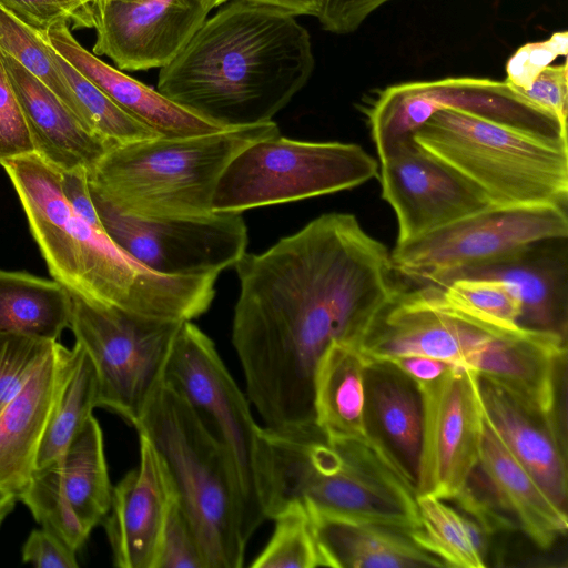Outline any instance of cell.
<instances>
[{"mask_svg":"<svg viewBox=\"0 0 568 568\" xmlns=\"http://www.w3.org/2000/svg\"><path fill=\"white\" fill-rule=\"evenodd\" d=\"M439 287L444 298L465 314L500 329L519 327L520 301L506 282L462 277Z\"/></svg>","mask_w":568,"mask_h":568,"instance_id":"e575fe53","label":"cell"},{"mask_svg":"<svg viewBox=\"0 0 568 568\" xmlns=\"http://www.w3.org/2000/svg\"><path fill=\"white\" fill-rule=\"evenodd\" d=\"M390 0H323L318 20L325 31L348 34L366 18Z\"/></svg>","mask_w":568,"mask_h":568,"instance_id":"ee69618b","label":"cell"},{"mask_svg":"<svg viewBox=\"0 0 568 568\" xmlns=\"http://www.w3.org/2000/svg\"><path fill=\"white\" fill-rule=\"evenodd\" d=\"M1 55L36 154L59 171L84 168L90 172L113 146L84 128L43 82L10 55Z\"/></svg>","mask_w":568,"mask_h":568,"instance_id":"cb8c5ba5","label":"cell"},{"mask_svg":"<svg viewBox=\"0 0 568 568\" xmlns=\"http://www.w3.org/2000/svg\"><path fill=\"white\" fill-rule=\"evenodd\" d=\"M566 353V336L520 326L487 341L464 366L527 406L557 417Z\"/></svg>","mask_w":568,"mask_h":568,"instance_id":"ffe728a7","label":"cell"},{"mask_svg":"<svg viewBox=\"0 0 568 568\" xmlns=\"http://www.w3.org/2000/svg\"><path fill=\"white\" fill-rule=\"evenodd\" d=\"M33 154V141L0 51V164Z\"/></svg>","mask_w":568,"mask_h":568,"instance_id":"ab89813d","label":"cell"},{"mask_svg":"<svg viewBox=\"0 0 568 568\" xmlns=\"http://www.w3.org/2000/svg\"><path fill=\"white\" fill-rule=\"evenodd\" d=\"M261 496L266 519L292 504L335 519L413 532L419 527L413 474L377 436L328 440L314 424L263 427Z\"/></svg>","mask_w":568,"mask_h":568,"instance_id":"277c9868","label":"cell"},{"mask_svg":"<svg viewBox=\"0 0 568 568\" xmlns=\"http://www.w3.org/2000/svg\"><path fill=\"white\" fill-rule=\"evenodd\" d=\"M568 50L567 31L552 33L540 42L526 43L507 61L506 82L516 90H524L546 67L560 55L566 57Z\"/></svg>","mask_w":568,"mask_h":568,"instance_id":"60d3db41","label":"cell"},{"mask_svg":"<svg viewBox=\"0 0 568 568\" xmlns=\"http://www.w3.org/2000/svg\"><path fill=\"white\" fill-rule=\"evenodd\" d=\"M72 297L55 280L0 270V333L58 341L70 326Z\"/></svg>","mask_w":568,"mask_h":568,"instance_id":"83f0119b","label":"cell"},{"mask_svg":"<svg viewBox=\"0 0 568 568\" xmlns=\"http://www.w3.org/2000/svg\"><path fill=\"white\" fill-rule=\"evenodd\" d=\"M69 24L62 20L51 26L42 34L47 43L120 109L159 136H192L227 129L197 116L158 90L106 64L77 41Z\"/></svg>","mask_w":568,"mask_h":568,"instance_id":"44dd1931","label":"cell"},{"mask_svg":"<svg viewBox=\"0 0 568 568\" xmlns=\"http://www.w3.org/2000/svg\"><path fill=\"white\" fill-rule=\"evenodd\" d=\"M134 427L161 457L206 568L243 567L247 544L230 465L197 412L163 379Z\"/></svg>","mask_w":568,"mask_h":568,"instance_id":"8992f818","label":"cell"},{"mask_svg":"<svg viewBox=\"0 0 568 568\" xmlns=\"http://www.w3.org/2000/svg\"><path fill=\"white\" fill-rule=\"evenodd\" d=\"M429 154L478 187L496 206L568 202V145L470 113L443 109L413 133Z\"/></svg>","mask_w":568,"mask_h":568,"instance_id":"52a82bcc","label":"cell"},{"mask_svg":"<svg viewBox=\"0 0 568 568\" xmlns=\"http://www.w3.org/2000/svg\"><path fill=\"white\" fill-rule=\"evenodd\" d=\"M314 67L310 34L296 16L232 0L160 69L156 90L222 128L255 125L272 121Z\"/></svg>","mask_w":568,"mask_h":568,"instance_id":"7a4b0ae2","label":"cell"},{"mask_svg":"<svg viewBox=\"0 0 568 568\" xmlns=\"http://www.w3.org/2000/svg\"><path fill=\"white\" fill-rule=\"evenodd\" d=\"M139 444V466L113 487L111 508L103 519L119 568H155L164 524L176 499L155 448L142 435Z\"/></svg>","mask_w":568,"mask_h":568,"instance_id":"ac0fdd59","label":"cell"},{"mask_svg":"<svg viewBox=\"0 0 568 568\" xmlns=\"http://www.w3.org/2000/svg\"><path fill=\"white\" fill-rule=\"evenodd\" d=\"M454 109L538 139L567 144V126L526 100L506 81L458 77L394 84L365 108L376 150L410 135L433 113Z\"/></svg>","mask_w":568,"mask_h":568,"instance_id":"7c38bea8","label":"cell"},{"mask_svg":"<svg viewBox=\"0 0 568 568\" xmlns=\"http://www.w3.org/2000/svg\"><path fill=\"white\" fill-rule=\"evenodd\" d=\"M92 10V53L125 71L168 65L211 11L205 0H95Z\"/></svg>","mask_w":568,"mask_h":568,"instance_id":"e0dca14e","label":"cell"},{"mask_svg":"<svg viewBox=\"0 0 568 568\" xmlns=\"http://www.w3.org/2000/svg\"><path fill=\"white\" fill-rule=\"evenodd\" d=\"M60 187L64 199L78 215L91 225H102L90 192L87 169L60 171Z\"/></svg>","mask_w":568,"mask_h":568,"instance_id":"bcb514c9","label":"cell"},{"mask_svg":"<svg viewBox=\"0 0 568 568\" xmlns=\"http://www.w3.org/2000/svg\"><path fill=\"white\" fill-rule=\"evenodd\" d=\"M55 342L18 333H0V414Z\"/></svg>","mask_w":568,"mask_h":568,"instance_id":"74e56055","label":"cell"},{"mask_svg":"<svg viewBox=\"0 0 568 568\" xmlns=\"http://www.w3.org/2000/svg\"><path fill=\"white\" fill-rule=\"evenodd\" d=\"M506 332L449 304L437 285L396 286L355 346L367 363L414 355L464 366L483 344Z\"/></svg>","mask_w":568,"mask_h":568,"instance_id":"5bb4252c","label":"cell"},{"mask_svg":"<svg viewBox=\"0 0 568 568\" xmlns=\"http://www.w3.org/2000/svg\"><path fill=\"white\" fill-rule=\"evenodd\" d=\"M378 363L395 368L410 379L415 385L435 381L445 374L452 366L456 365L433 357L414 355L394 357Z\"/></svg>","mask_w":568,"mask_h":568,"instance_id":"7dc6e473","label":"cell"},{"mask_svg":"<svg viewBox=\"0 0 568 568\" xmlns=\"http://www.w3.org/2000/svg\"><path fill=\"white\" fill-rule=\"evenodd\" d=\"M376 151L381 194L397 221L396 243L493 205L478 187L425 151L412 134Z\"/></svg>","mask_w":568,"mask_h":568,"instance_id":"2e32d148","label":"cell"},{"mask_svg":"<svg viewBox=\"0 0 568 568\" xmlns=\"http://www.w3.org/2000/svg\"><path fill=\"white\" fill-rule=\"evenodd\" d=\"M516 90V89H515ZM526 100L554 115L567 126L568 64H550L524 90H516Z\"/></svg>","mask_w":568,"mask_h":568,"instance_id":"b9f144b4","label":"cell"},{"mask_svg":"<svg viewBox=\"0 0 568 568\" xmlns=\"http://www.w3.org/2000/svg\"><path fill=\"white\" fill-rule=\"evenodd\" d=\"M207 6L210 7V9L212 10L213 8L224 3V2H229V1H232V0H205Z\"/></svg>","mask_w":568,"mask_h":568,"instance_id":"816d5d0a","label":"cell"},{"mask_svg":"<svg viewBox=\"0 0 568 568\" xmlns=\"http://www.w3.org/2000/svg\"><path fill=\"white\" fill-rule=\"evenodd\" d=\"M0 51L43 82L74 114V98L43 36L0 7Z\"/></svg>","mask_w":568,"mask_h":568,"instance_id":"8d00e7d4","label":"cell"},{"mask_svg":"<svg viewBox=\"0 0 568 568\" xmlns=\"http://www.w3.org/2000/svg\"><path fill=\"white\" fill-rule=\"evenodd\" d=\"M109 237L152 272L170 276L219 275L246 253L241 213L136 217L121 213L90 189Z\"/></svg>","mask_w":568,"mask_h":568,"instance_id":"4fadbf2b","label":"cell"},{"mask_svg":"<svg viewBox=\"0 0 568 568\" xmlns=\"http://www.w3.org/2000/svg\"><path fill=\"white\" fill-rule=\"evenodd\" d=\"M478 387L488 424L552 501L566 510V448L557 417L527 406L479 377Z\"/></svg>","mask_w":568,"mask_h":568,"instance_id":"7402d4cb","label":"cell"},{"mask_svg":"<svg viewBox=\"0 0 568 568\" xmlns=\"http://www.w3.org/2000/svg\"><path fill=\"white\" fill-rule=\"evenodd\" d=\"M74 363L42 436L36 470L59 459L98 407V376L83 347L75 343Z\"/></svg>","mask_w":568,"mask_h":568,"instance_id":"1f68e13d","label":"cell"},{"mask_svg":"<svg viewBox=\"0 0 568 568\" xmlns=\"http://www.w3.org/2000/svg\"><path fill=\"white\" fill-rule=\"evenodd\" d=\"M95 0H92V3L94 2ZM124 1H140V0H124Z\"/></svg>","mask_w":568,"mask_h":568,"instance_id":"f5cc1de1","label":"cell"},{"mask_svg":"<svg viewBox=\"0 0 568 568\" xmlns=\"http://www.w3.org/2000/svg\"><path fill=\"white\" fill-rule=\"evenodd\" d=\"M417 506L419 527L410 536L418 546L445 567H486L485 534L473 520L434 496H417Z\"/></svg>","mask_w":568,"mask_h":568,"instance_id":"4dcf8cb0","label":"cell"},{"mask_svg":"<svg viewBox=\"0 0 568 568\" xmlns=\"http://www.w3.org/2000/svg\"><path fill=\"white\" fill-rule=\"evenodd\" d=\"M52 58L73 94L74 115L91 133L112 146L159 136L120 109L53 49Z\"/></svg>","mask_w":568,"mask_h":568,"instance_id":"d6a6232c","label":"cell"},{"mask_svg":"<svg viewBox=\"0 0 568 568\" xmlns=\"http://www.w3.org/2000/svg\"><path fill=\"white\" fill-rule=\"evenodd\" d=\"M55 342L0 414V487L16 500L36 470L38 449L74 363Z\"/></svg>","mask_w":568,"mask_h":568,"instance_id":"d6986e66","label":"cell"},{"mask_svg":"<svg viewBox=\"0 0 568 568\" xmlns=\"http://www.w3.org/2000/svg\"><path fill=\"white\" fill-rule=\"evenodd\" d=\"M416 387L422 403L417 496L450 500L479 463L485 413L478 377L470 368L454 365Z\"/></svg>","mask_w":568,"mask_h":568,"instance_id":"9a60e30c","label":"cell"},{"mask_svg":"<svg viewBox=\"0 0 568 568\" xmlns=\"http://www.w3.org/2000/svg\"><path fill=\"white\" fill-rule=\"evenodd\" d=\"M164 379L193 406L222 446L239 501L240 525L247 544L266 520L260 481L262 429L246 397L222 361L213 341L192 321L182 323Z\"/></svg>","mask_w":568,"mask_h":568,"instance_id":"ba28073f","label":"cell"},{"mask_svg":"<svg viewBox=\"0 0 568 568\" xmlns=\"http://www.w3.org/2000/svg\"><path fill=\"white\" fill-rule=\"evenodd\" d=\"M568 237L567 209L490 205L390 251L394 273L418 285L442 286L455 275L505 260L528 245Z\"/></svg>","mask_w":568,"mask_h":568,"instance_id":"8fae6325","label":"cell"},{"mask_svg":"<svg viewBox=\"0 0 568 568\" xmlns=\"http://www.w3.org/2000/svg\"><path fill=\"white\" fill-rule=\"evenodd\" d=\"M273 520L274 531L252 568H315L327 567L310 513L292 504Z\"/></svg>","mask_w":568,"mask_h":568,"instance_id":"836d02e7","label":"cell"},{"mask_svg":"<svg viewBox=\"0 0 568 568\" xmlns=\"http://www.w3.org/2000/svg\"><path fill=\"white\" fill-rule=\"evenodd\" d=\"M0 7L41 34L62 20L72 24L70 12L54 0H0Z\"/></svg>","mask_w":568,"mask_h":568,"instance_id":"f6af8a7d","label":"cell"},{"mask_svg":"<svg viewBox=\"0 0 568 568\" xmlns=\"http://www.w3.org/2000/svg\"><path fill=\"white\" fill-rule=\"evenodd\" d=\"M478 467L499 505L538 547L547 549L568 527L567 511L556 505L518 463L485 417Z\"/></svg>","mask_w":568,"mask_h":568,"instance_id":"d4e9b609","label":"cell"},{"mask_svg":"<svg viewBox=\"0 0 568 568\" xmlns=\"http://www.w3.org/2000/svg\"><path fill=\"white\" fill-rule=\"evenodd\" d=\"M42 528L61 538L74 551L81 549L91 529L80 519L61 489L53 464L34 470L19 497Z\"/></svg>","mask_w":568,"mask_h":568,"instance_id":"d590c367","label":"cell"},{"mask_svg":"<svg viewBox=\"0 0 568 568\" xmlns=\"http://www.w3.org/2000/svg\"><path fill=\"white\" fill-rule=\"evenodd\" d=\"M155 568H206L195 532L176 499L164 524Z\"/></svg>","mask_w":568,"mask_h":568,"instance_id":"f35d334b","label":"cell"},{"mask_svg":"<svg viewBox=\"0 0 568 568\" xmlns=\"http://www.w3.org/2000/svg\"><path fill=\"white\" fill-rule=\"evenodd\" d=\"M0 165L16 189L51 276L70 293L170 321H192L209 310L214 275H162L140 264L102 225H91L72 210L60 187V171L37 154Z\"/></svg>","mask_w":568,"mask_h":568,"instance_id":"3957f363","label":"cell"},{"mask_svg":"<svg viewBox=\"0 0 568 568\" xmlns=\"http://www.w3.org/2000/svg\"><path fill=\"white\" fill-rule=\"evenodd\" d=\"M64 7L72 16L74 28H93L92 6L85 0H54Z\"/></svg>","mask_w":568,"mask_h":568,"instance_id":"681fc988","label":"cell"},{"mask_svg":"<svg viewBox=\"0 0 568 568\" xmlns=\"http://www.w3.org/2000/svg\"><path fill=\"white\" fill-rule=\"evenodd\" d=\"M377 173L378 162L358 144L277 134L250 144L231 160L217 182L212 211L241 213L336 193Z\"/></svg>","mask_w":568,"mask_h":568,"instance_id":"9c48e42d","label":"cell"},{"mask_svg":"<svg viewBox=\"0 0 568 568\" xmlns=\"http://www.w3.org/2000/svg\"><path fill=\"white\" fill-rule=\"evenodd\" d=\"M89 4L92 6V0H85Z\"/></svg>","mask_w":568,"mask_h":568,"instance_id":"db71d44e","label":"cell"},{"mask_svg":"<svg viewBox=\"0 0 568 568\" xmlns=\"http://www.w3.org/2000/svg\"><path fill=\"white\" fill-rule=\"evenodd\" d=\"M232 343L264 427L315 424L313 376L336 341L356 344L396 285L390 252L355 215L326 213L234 265Z\"/></svg>","mask_w":568,"mask_h":568,"instance_id":"6da1fadb","label":"cell"},{"mask_svg":"<svg viewBox=\"0 0 568 568\" xmlns=\"http://www.w3.org/2000/svg\"><path fill=\"white\" fill-rule=\"evenodd\" d=\"M367 362L352 343L333 342L317 362L313 376L315 424L328 440L366 438Z\"/></svg>","mask_w":568,"mask_h":568,"instance_id":"484cf974","label":"cell"},{"mask_svg":"<svg viewBox=\"0 0 568 568\" xmlns=\"http://www.w3.org/2000/svg\"><path fill=\"white\" fill-rule=\"evenodd\" d=\"M70 328L98 376V407L132 426L164 379L183 322L144 316L71 293Z\"/></svg>","mask_w":568,"mask_h":568,"instance_id":"30bf717a","label":"cell"},{"mask_svg":"<svg viewBox=\"0 0 568 568\" xmlns=\"http://www.w3.org/2000/svg\"><path fill=\"white\" fill-rule=\"evenodd\" d=\"M280 134L273 121L217 132L129 142L111 148L89 172L90 189L136 217L199 216L212 211L217 182L250 144Z\"/></svg>","mask_w":568,"mask_h":568,"instance_id":"5b68a950","label":"cell"},{"mask_svg":"<svg viewBox=\"0 0 568 568\" xmlns=\"http://www.w3.org/2000/svg\"><path fill=\"white\" fill-rule=\"evenodd\" d=\"M257 2L271 7H275L287 12L293 13L294 16H314L318 17L323 0H245Z\"/></svg>","mask_w":568,"mask_h":568,"instance_id":"c3c4849f","label":"cell"},{"mask_svg":"<svg viewBox=\"0 0 568 568\" xmlns=\"http://www.w3.org/2000/svg\"><path fill=\"white\" fill-rule=\"evenodd\" d=\"M16 503V498L0 487V526L13 509Z\"/></svg>","mask_w":568,"mask_h":568,"instance_id":"f907efd6","label":"cell"},{"mask_svg":"<svg viewBox=\"0 0 568 568\" xmlns=\"http://www.w3.org/2000/svg\"><path fill=\"white\" fill-rule=\"evenodd\" d=\"M308 513L327 567L416 568L445 566L436 556L418 546L409 532L384 525L355 523Z\"/></svg>","mask_w":568,"mask_h":568,"instance_id":"4316f807","label":"cell"},{"mask_svg":"<svg viewBox=\"0 0 568 568\" xmlns=\"http://www.w3.org/2000/svg\"><path fill=\"white\" fill-rule=\"evenodd\" d=\"M52 464L62 491L80 519L92 530L109 514L113 489L104 455L102 429L93 415L63 455Z\"/></svg>","mask_w":568,"mask_h":568,"instance_id":"f1b7e54d","label":"cell"},{"mask_svg":"<svg viewBox=\"0 0 568 568\" xmlns=\"http://www.w3.org/2000/svg\"><path fill=\"white\" fill-rule=\"evenodd\" d=\"M75 554L61 538L41 528L31 531L21 557L23 562L41 568H77Z\"/></svg>","mask_w":568,"mask_h":568,"instance_id":"7bdbcfd3","label":"cell"},{"mask_svg":"<svg viewBox=\"0 0 568 568\" xmlns=\"http://www.w3.org/2000/svg\"><path fill=\"white\" fill-rule=\"evenodd\" d=\"M567 239H548L535 242L505 260L462 272L448 282L462 277L504 281L514 290L520 301L519 326L566 336L568 306Z\"/></svg>","mask_w":568,"mask_h":568,"instance_id":"603a6c76","label":"cell"},{"mask_svg":"<svg viewBox=\"0 0 568 568\" xmlns=\"http://www.w3.org/2000/svg\"><path fill=\"white\" fill-rule=\"evenodd\" d=\"M366 393L367 408L415 477L422 436V403L416 385L388 365L368 363Z\"/></svg>","mask_w":568,"mask_h":568,"instance_id":"f546056e","label":"cell"}]
</instances>
